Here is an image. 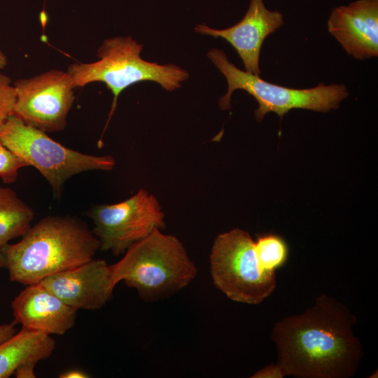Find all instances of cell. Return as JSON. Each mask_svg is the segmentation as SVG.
Segmentation results:
<instances>
[{"instance_id": "cell-1", "label": "cell", "mask_w": 378, "mask_h": 378, "mask_svg": "<svg viewBox=\"0 0 378 378\" xmlns=\"http://www.w3.org/2000/svg\"><path fill=\"white\" fill-rule=\"evenodd\" d=\"M356 317L342 302L323 293L302 314L275 323L272 340L286 376L350 378L363 356L354 333Z\"/></svg>"}, {"instance_id": "cell-2", "label": "cell", "mask_w": 378, "mask_h": 378, "mask_svg": "<svg viewBox=\"0 0 378 378\" xmlns=\"http://www.w3.org/2000/svg\"><path fill=\"white\" fill-rule=\"evenodd\" d=\"M99 248L98 239L78 220L49 216L2 251L10 281L27 286L90 261Z\"/></svg>"}, {"instance_id": "cell-3", "label": "cell", "mask_w": 378, "mask_h": 378, "mask_svg": "<svg viewBox=\"0 0 378 378\" xmlns=\"http://www.w3.org/2000/svg\"><path fill=\"white\" fill-rule=\"evenodd\" d=\"M110 271L115 287L123 281L148 301L162 300L178 292L197 274L183 243L160 230L130 246L119 261L110 265Z\"/></svg>"}, {"instance_id": "cell-4", "label": "cell", "mask_w": 378, "mask_h": 378, "mask_svg": "<svg viewBox=\"0 0 378 378\" xmlns=\"http://www.w3.org/2000/svg\"><path fill=\"white\" fill-rule=\"evenodd\" d=\"M142 50L143 45L131 36L109 38L99 47L98 60L73 63L67 69L75 88L101 82L112 92L113 99L104 132L115 111L118 97L125 88L136 83L153 81L167 91H173L189 78L187 71L175 64L144 60L140 56Z\"/></svg>"}, {"instance_id": "cell-5", "label": "cell", "mask_w": 378, "mask_h": 378, "mask_svg": "<svg viewBox=\"0 0 378 378\" xmlns=\"http://www.w3.org/2000/svg\"><path fill=\"white\" fill-rule=\"evenodd\" d=\"M0 141L47 180L54 195L61 196L67 179L90 170L110 171L115 165L111 155H92L69 148L46 132L13 114L0 126Z\"/></svg>"}, {"instance_id": "cell-6", "label": "cell", "mask_w": 378, "mask_h": 378, "mask_svg": "<svg viewBox=\"0 0 378 378\" xmlns=\"http://www.w3.org/2000/svg\"><path fill=\"white\" fill-rule=\"evenodd\" d=\"M227 83L226 94L219 100L221 110L230 108L232 92L244 90L258 102L255 117L260 122L270 112H274L282 118L293 108L308 109L327 112L339 107L340 102L347 97L348 92L344 85H325L323 83L309 89H294L270 83L258 75L244 71L228 59L224 51L213 48L207 53Z\"/></svg>"}, {"instance_id": "cell-7", "label": "cell", "mask_w": 378, "mask_h": 378, "mask_svg": "<svg viewBox=\"0 0 378 378\" xmlns=\"http://www.w3.org/2000/svg\"><path fill=\"white\" fill-rule=\"evenodd\" d=\"M212 281L232 301L258 304L270 296L276 287V272L260 267L255 241L240 228L219 234L209 256Z\"/></svg>"}, {"instance_id": "cell-8", "label": "cell", "mask_w": 378, "mask_h": 378, "mask_svg": "<svg viewBox=\"0 0 378 378\" xmlns=\"http://www.w3.org/2000/svg\"><path fill=\"white\" fill-rule=\"evenodd\" d=\"M99 248L118 255L156 230L165 227L164 214L155 195L140 189L113 204H99L88 212Z\"/></svg>"}, {"instance_id": "cell-9", "label": "cell", "mask_w": 378, "mask_h": 378, "mask_svg": "<svg viewBox=\"0 0 378 378\" xmlns=\"http://www.w3.org/2000/svg\"><path fill=\"white\" fill-rule=\"evenodd\" d=\"M14 115L45 132H58L75 101L72 79L67 71L51 69L16 80Z\"/></svg>"}, {"instance_id": "cell-10", "label": "cell", "mask_w": 378, "mask_h": 378, "mask_svg": "<svg viewBox=\"0 0 378 378\" xmlns=\"http://www.w3.org/2000/svg\"><path fill=\"white\" fill-rule=\"evenodd\" d=\"M72 308L95 310L111 298L115 286L110 265L102 259H92L80 266L50 275L41 282Z\"/></svg>"}, {"instance_id": "cell-11", "label": "cell", "mask_w": 378, "mask_h": 378, "mask_svg": "<svg viewBox=\"0 0 378 378\" xmlns=\"http://www.w3.org/2000/svg\"><path fill=\"white\" fill-rule=\"evenodd\" d=\"M283 24V15L280 12L269 10L263 0H251L244 17L236 24L225 29L197 24L195 30L203 35L226 40L242 59L246 71L259 76L262 45L268 35Z\"/></svg>"}, {"instance_id": "cell-12", "label": "cell", "mask_w": 378, "mask_h": 378, "mask_svg": "<svg viewBox=\"0 0 378 378\" xmlns=\"http://www.w3.org/2000/svg\"><path fill=\"white\" fill-rule=\"evenodd\" d=\"M328 31L349 55L365 59L378 55V0H357L332 9Z\"/></svg>"}, {"instance_id": "cell-13", "label": "cell", "mask_w": 378, "mask_h": 378, "mask_svg": "<svg viewBox=\"0 0 378 378\" xmlns=\"http://www.w3.org/2000/svg\"><path fill=\"white\" fill-rule=\"evenodd\" d=\"M14 322L22 328L62 335L75 324L77 310L40 282L27 285L11 302Z\"/></svg>"}, {"instance_id": "cell-14", "label": "cell", "mask_w": 378, "mask_h": 378, "mask_svg": "<svg viewBox=\"0 0 378 378\" xmlns=\"http://www.w3.org/2000/svg\"><path fill=\"white\" fill-rule=\"evenodd\" d=\"M55 347L50 335L22 328L0 344V378L10 377L21 366L49 358Z\"/></svg>"}, {"instance_id": "cell-15", "label": "cell", "mask_w": 378, "mask_h": 378, "mask_svg": "<svg viewBox=\"0 0 378 378\" xmlns=\"http://www.w3.org/2000/svg\"><path fill=\"white\" fill-rule=\"evenodd\" d=\"M33 209L9 188L0 187V250L31 227Z\"/></svg>"}, {"instance_id": "cell-16", "label": "cell", "mask_w": 378, "mask_h": 378, "mask_svg": "<svg viewBox=\"0 0 378 378\" xmlns=\"http://www.w3.org/2000/svg\"><path fill=\"white\" fill-rule=\"evenodd\" d=\"M255 250L262 269L268 272H276L288 258V246L284 239L274 234L258 236L255 241Z\"/></svg>"}, {"instance_id": "cell-17", "label": "cell", "mask_w": 378, "mask_h": 378, "mask_svg": "<svg viewBox=\"0 0 378 378\" xmlns=\"http://www.w3.org/2000/svg\"><path fill=\"white\" fill-rule=\"evenodd\" d=\"M29 167L0 141V178L5 183H14L20 169Z\"/></svg>"}, {"instance_id": "cell-18", "label": "cell", "mask_w": 378, "mask_h": 378, "mask_svg": "<svg viewBox=\"0 0 378 378\" xmlns=\"http://www.w3.org/2000/svg\"><path fill=\"white\" fill-rule=\"evenodd\" d=\"M15 90L10 78L0 71V126L14 114Z\"/></svg>"}, {"instance_id": "cell-19", "label": "cell", "mask_w": 378, "mask_h": 378, "mask_svg": "<svg viewBox=\"0 0 378 378\" xmlns=\"http://www.w3.org/2000/svg\"><path fill=\"white\" fill-rule=\"evenodd\" d=\"M286 376L284 370L277 363L269 364L255 372L251 378H283Z\"/></svg>"}, {"instance_id": "cell-20", "label": "cell", "mask_w": 378, "mask_h": 378, "mask_svg": "<svg viewBox=\"0 0 378 378\" xmlns=\"http://www.w3.org/2000/svg\"><path fill=\"white\" fill-rule=\"evenodd\" d=\"M15 323L0 325V344L13 336L17 331Z\"/></svg>"}, {"instance_id": "cell-21", "label": "cell", "mask_w": 378, "mask_h": 378, "mask_svg": "<svg viewBox=\"0 0 378 378\" xmlns=\"http://www.w3.org/2000/svg\"><path fill=\"white\" fill-rule=\"evenodd\" d=\"M36 365L28 364L21 366L14 373L18 378H34L36 377L34 369Z\"/></svg>"}, {"instance_id": "cell-22", "label": "cell", "mask_w": 378, "mask_h": 378, "mask_svg": "<svg viewBox=\"0 0 378 378\" xmlns=\"http://www.w3.org/2000/svg\"><path fill=\"white\" fill-rule=\"evenodd\" d=\"M61 378H86L89 376L84 372L78 370L66 371L59 375Z\"/></svg>"}, {"instance_id": "cell-23", "label": "cell", "mask_w": 378, "mask_h": 378, "mask_svg": "<svg viewBox=\"0 0 378 378\" xmlns=\"http://www.w3.org/2000/svg\"><path fill=\"white\" fill-rule=\"evenodd\" d=\"M7 65V57L4 53L0 50V70Z\"/></svg>"}, {"instance_id": "cell-24", "label": "cell", "mask_w": 378, "mask_h": 378, "mask_svg": "<svg viewBox=\"0 0 378 378\" xmlns=\"http://www.w3.org/2000/svg\"><path fill=\"white\" fill-rule=\"evenodd\" d=\"M6 267V261L2 250H0V268Z\"/></svg>"}]
</instances>
